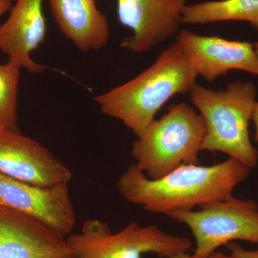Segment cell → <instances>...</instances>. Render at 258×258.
Instances as JSON below:
<instances>
[{"mask_svg":"<svg viewBox=\"0 0 258 258\" xmlns=\"http://www.w3.org/2000/svg\"><path fill=\"white\" fill-rule=\"evenodd\" d=\"M250 171L244 163L230 157L215 165L183 164L153 179L134 164L118 178L116 187L128 203L166 215L232 198L234 190L248 177Z\"/></svg>","mask_w":258,"mask_h":258,"instance_id":"obj_1","label":"cell"},{"mask_svg":"<svg viewBox=\"0 0 258 258\" xmlns=\"http://www.w3.org/2000/svg\"><path fill=\"white\" fill-rule=\"evenodd\" d=\"M198 77L175 41L137 77L98 95L94 101L102 113L120 120L139 138L166 102L176 95L189 93Z\"/></svg>","mask_w":258,"mask_h":258,"instance_id":"obj_2","label":"cell"},{"mask_svg":"<svg viewBox=\"0 0 258 258\" xmlns=\"http://www.w3.org/2000/svg\"><path fill=\"white\" fill-rule=\"evenodd\" d=\"M189 94L206 125L202 151L225 153L251 169L256 167L258 151L249 132L257 102L254 83L236 81L218 91L197 84Z\"/></svg>","mask_w":258,"mask_h":258,"instance_id":"obj_3","label":"cell"},{"mask_svg":"<svg viewBox=\"0 0 258 258\" xmlns=\"http://www.w3.org/2000/svg\"><path fill=\"white\" fill-rule=\"evenodd\" d=\"M205 134L200 113L184 102L171 105L134 142L132 157L148 177L159 179L183 164H198Z\"/></svg>","mask_w":258,"mask_h":258,"instance_id":"obj_4","label":"cell"},{"mask_svg":"<svg viewBox=\"0 0 258 258\" xmlns=\"http://www.w3.org/2000/svg\"><path fill=\"white\" fill-rule=\"evenodd\" d=\"M76 258H142L152 253L171 258L188 252L191 241L167 233L155 225L142 226L132 222L116 233L98 220L85 222L79 233L67 237Z\"/></svg>","mask_w":258,"mask_h":258,"instance_id":"obj_5","label":"cell"},{"mask_svg":"<svg viewBox=\"0 0 258 258\" xmlns=\"http://www.w3.org/2000/svg\"><path fill=\"white\" fill-rule=\"evenodd\" d=\"M191 231L196 247L193 255L208 258L222 245L235 240L258 244V204L232 197L200 207L166 215Z\"/></svg>","mask_w":258,"mask_h":258,"instance_id":"obj_6","label":"cell"},{"mask_svg":"<svg viewBox=\"0 0 258 258\" xmlns=\"http://www.w3.org/2000/svg\"><path fill=\"white\" fill-rule=\"evenodd\" d=\"M69 184L39 186L0 173V207L32 217L66 237L76 223Z\"/></svg>","mask_w":258,"mask_h":258,"instance_id":"obj_7","label":"cell"},{"mask_svg":"<svg viewBox=\"0 0 258 258\" xmlns=\"http://www.w3.org/2000/svg\"><path fill=\"white\" fill-rule=\"evenodd\" d=\"M187 0H117L120 23L133 35L120 46L143 53L179 32Z\"/></svg>","mask_w":258,"mask_h":258,"instance_id":"obj_8","label":"cell"},{"mask_svg":"<svg viewBox=\"0 0 258 258\" xmlns=\"http://www.w3.org/2000/svg\"><path fill=\"white\" fill-rule=\"evenodd\" d=\"M0 173L42 186L66 184L72 173L50 150L31 137L0 128Z\"/></svg>","mask_w":258,"mask_h":258,"instance_id":"obj_9","label":"cell"},{"mask_svg":"<svg viewBox=\"0 0 258 258\" xmlns=\"http://www.w3.org/2000/svg\"><path fill=\"white\" fill-rule=\"evenodd\" d=\"M176 41L198 76L209 82L232 70L258 76V55L253 44L200 35L189 30L178 32Z\"/></svg>","mask_w":258,"mask_h":258,"instance_id":"obj_10","label":"cell"},{"mask_svg":"<svg viewBox=\"0 0 258 258\" xmlns=\"http://www.w3.org/2000/svg\"><path fill=\"white\" fill-rule=\"evenodd\" d=\"M0 258H76V253L67 237L32 217L0 207Z\"/></svg>","mask_w":258,"mask_h":258,"instance_id":"obj_11","label":"cell"},{"mask_svg":"<svg viewBox=\"0 0 258 258\" xmlns=\"http://www.w3.org/2000/svg\"><path fill=\"white\" fill-rule=\"evenodd\" d=\"M15 1L9 18L0 25V51L30 74H42L47 68L32 60L31 54L46 37L43 0Z\"/></svg>","mask_w":258,"mask_h":258,"instance_id":"obj_12","label":"cell"},{"mask_svg":"<svg viewBox=\"0 0 258 258\" xmlns=\"http://www.w3.org/2000/svg\"><path fill=\"white\" fill-rule=\"evenodd\" d=\"M51 13L64 36L79 50H98L110 37L106 17L96 0H48Z\"/></svg>","mask_w":258,"mask_h":258,"instance_id":"obj_13","label":"cell"},{"mask_svg":"<svg viewBox=\"0 0 258 258\" xmlns=\"http://www.w3.org/2000/svg\"><path fill=\"white\" fill-rule=\"evenodd\" d=\"M246 21L258 30V0H217L186 5L182 24Z\"/></svg>","mask_w":258,"mask_h":258,"instance_id":"obj_14","label":"cell"},{"mask_svg":"<svg viewBox=\"0 0 258 258\" xmlns=\"http://www.w3.org/2000/svg\"><path fill=\"white\" fill-rule=\"evenodd\" d=\"M21 66L13 60L0 64V126L20 133L18 96Z\"/></svg>","mask_w":258,"mask_h":258,"instance_id":"obj_15","label":"cell"},{"mask_svg":"<svg viewBox=\"0 0 258 258\" xmlns=\"http://www.w3.org/2000/svg\"><path fill=\"white\" fill-rule=\"evenodd\" d=\"M226 246L230 250V254L232 258H258V248L254 250H249L233 242H230Z\"/></svg>","mask_w":258,"mask_h":258,"instance_id":"obj_16","label":"cell"},{"mask_svg":"<svg viewBox=\"0 0 258 258\" xmlns=\"http://www.w3.org/2000/svg\"><path fill=\"white\" fill-rule=\"evenodd\" d=\"M255 125V135H254V140L258 142V102H256L254 105L253 113H252V120Z\"/></svg>","mask_w":258,"mask_h":258,"instance_id":"obj_17","label":"cell"},{"mask_svg":"<svg viewBox=\"0 0 258 258\" xmlns=\"http://www.w3.org/2000/svg\"><path fill=\"white\" fill-rule=\"evenodd\" d=\"M12 0H0V18L11 8Z\"/></svg>","mask_w":258,"mask_h":258,"instance_id":"obj_18","label":"cell"},{"mask_svg":"<svg viewBox=\"0 0 258 258\" xmlns=\"http://www.w3.org/2000/svg\"><path fill=\"white\" fill-rule=\"evenodd\" d=\"M208 258H232L230 254H226L223 252H214L212 255H210Z\"/></svg>","mask_w":258,"mask_h":258,"instance_id":"obj_19","label":"cell"},{"mask_svg":"<svg viewBox=\"0 0 258 258\" xmlns=\"http://www.w3.org/2000/svg\"><path fill=\"white\" fill-rule=\"evenodd\" d=\"M171 258H196L193 254H190L188 252H183V253H180L176 254L174 257Z\"/></svg>","mask_w":258,"mask_h":258,"instance_id":"obj_20","label":"cell"},{"mask_svg":"<svg viewBox=\"0 0 258 258\" xmlns=\"http://www.w3.org/2000/svg\"><path fill=\"white\" fill-rule=\"evenodd\" d=\"M254 50H255L256 52H257V55H258V41L257 42H255V43L253 44Z\"/></svg>","mask_w":258,"mask_h":258,"instance_id":"obj_21","label":"cell"},{"mask_svg":"<svg viewBox=\"0 0 258 258\" xmlns=\"http://www.w3.org/2000/svg\"><path fill=\"white\" fill-rule=\"evenodd\" d=\"M12 1L14 2V1H15V0H12Z\"/></svg>","mask_w":258,"mask_h":258,"instance_id":"obj_22","label":"cell"},{"mask_svg":"<svg viewBox=\"0 0 258 258\" xmlns=\"http://www.w3.org/2000/svg\"><path fill=\"white\" fill-rule=\"evenodd\" d=\"M0 128H2V127H1V126H0Z\"/></svg>","mask_w":258,"mask_h":258,"instance_id":"obj_23","label":"cell"}]
</instances>
